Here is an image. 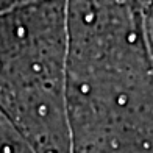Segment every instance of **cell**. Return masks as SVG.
Masks as SVG:
<instances>
[{"label":"cell","instance_id":"obj_2","mask_svg":"<svg viewBox=\"0 0 153 153\" xmlns=\"http://www.w3.org/2000/svg\"><path fill=\"white\" fill-rule=\"evenodd\" d=\"M64 72L66 0L0 13V113L33 153H71Z\"/></svg>","mask_w":153,"mask_h":153},{"label":"cell","instance_id":"obj_1","mask_svg":"<svg viewBox=\"0 0 153 153\" xmlns=\"http://www.w3.org/2000/svg\"><path fill=\"white\" fill-rule=\"evenodd\" d=\"M152 0H66L71 153H152Z\"/></svg>","mask_w":153,"mask_h":153}]
</instances>
